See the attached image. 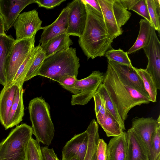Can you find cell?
I'll list each match as a JSON object with an SVG mask.
<instances>
[{"instance_id":"6da1fadb","label":"cell","mask_w":160,"mask_h":160,"mask_svg":"<svg viewBox=\"0 0 160 160\" xmlns=\"http://www.w3.org/2000/svg\"><path fill=\"white\" fill-rule=\"evenodd\" d=\"M83 2L87 10V19L83 32L79 37L78 43L88 59H93L104 56L111 47L114 39L107 32L102 13Z\"/></svg>"},{"instance_id":"7a4b0ae2","label":"cell","mask_w":160,"mask_h":160,"mask_svg":"<svg viewBox=\"0 0 160 160\" xmlns=\"http://www.w3.org/2000/svg\"><path fill=\"white\" fill-rule=\"evenodd\" d=\"M102 84L124 123L132 108L142 104H148L151 102L149 97L140 93L122 80L109 63Z\"/></svg>"},{"instance_id":"3957f363","label":"cell","mask_w":160,"mask_h":160,"mask_svg":"<svg viewBox=\"0 0 160 160\" xmlns=\"http://www.w3.org/2000/svg\"><path fill=\"white\" fill-rule=\"evenodd\" d=\"M75 48L56 52L46 58L37 76L46 77L59 82L67 76L77 77L80 65Z\"/></svg>"},{"instance_id":"277c9868","label":"cell","mask_w":160,"mask_h":160,"mask_svg":"<svg viewBox=\"0 0 160 160\" xmlns=\"http://www.w3.org/2000/svg\"><path fill=\"white\" fill-rule=\"evenodd\" d=\"M28 109L32 134L39 143L41 142L49 146L53 140L55 132L49 105L42 97H37L29 102Z\"/></svg>"},{"instance_id":"5b68a950","label":"cell","mask_w":160,"mask_h":160,"mask_svg":"<svg viewBox=\"0 0 160 160\" xmlns=\"http://www.w3.org/2000/svg\"><path fill=\"white\" fill-rule=\"evenodd\" d=\"M32 135V127L26 123L12 129L0 142L1 160H26L27 147Z\"/></svg>"},{"instance_id":"8992f818","label":"cell","mask_w":160,"mask_h":160,"mask_svg":"<svg viewBox=\"0 0 160 160\" xmlns=\"http://www.w3.org/2000/svg\"><path fill=\"white\" fill-rule=\"evenodd\" d=\"M107 32L113 39L122 35L121 27L130 18L131 13L126 9L121 0H98Z\"/></svg>"},{"instance_id":"52a82bcc","label":"cell","mask_w":160,"mask_h":160,"mask_svg":"<svg viewBox=\"0 0 160 160\" xmlns=\"http://www.w3.org/2000/svg\"><path fill=\"white\" fill-rule=\"evenodd\" d=\"M35 36L16 41L13 44L6 65L7 83H11L18 68L35 48Z\"/></svg>"},{"instance_id":"ba28073f","label":"cell","mask_w":160,"mask_h":160,"mask_svg":"<svg viewBox=\"0 0 160 160\" xmlns=\"http://www.w3.org/2000/svg\"><path fill=\"white\" fill-rule=\"evenodd\" d=\"M104 74L99 71L96 70L88 77L77 80L74 89L79 93L72 95L71 98L72 105H83L93 98L100 85L102 83Z\"/></svg>"},{"instance_id":"9c48e42d","label":"cell","mask_w":160,"mask_h":160,"mask_svg":"<svg viewBox=\"0 0 160 160\" xmlns=\"http://www.w3.org/2000/svg\"><path fill=\"white\" fill-rule=\"evenodd\" d=\"M42 22L35 9L20 14L13 25L15 30L16 40L19 41L35 36L38 30L42 29Z\"/></svg>"},{"instance_id":"30bf717a","label":"cell","mask_w":160,"mask_h":160,"mask_svg":"<svg viewBox=\"0 0 160 160\" xmlns=\"http://www.w3.org/2000/svg\"><path fill=\"white\" fill-rule=\"evenodd\" d=\"M148 59L146 71L152 77L157 89H160V42L152 27L148 44L143 48Z\"/></svg>"},{"instance_id":"8fae6325","label":"cell","mask_w":160,"mask_h":160,"mask_svg":"<svg viewBox=\"0 0 160 160\" xmlns=\"http://www.w3.org/2000/svg\"><path fill=\"white\" fill-rule=\"evenodd\" d=\"M69 9L68 25L66 33L80 37L83 32L87 19V12L82 0H75L67 6Z\"/></svg>"},{"instance_id":"7c38bea8","label":"cell","mask_w":160,"mask_h":160,"mask_svg":"<svg viewBox=\"0 0 160 160\" xmlns=\"http://www.w3.org/2000/svg\"><path fill=\"white\" fill-rule=\"evenodd\" d=\"M35 0H0V14L2 17L6 32L12 26L23 10Z\"/></svg>"},{"instance_id":"4fadbf2b","label":"cell","mask_w":160,"mask_h":160,"mask_svg":"<svg viewBox=\"0 0 160 160\" xmlns=\"http://www.w3.org/2000/svg\"><path fill=\"white\" fill-rule=\"evenodd\" d=\"M160 125V115L157 120L152 117H136L132 121V127L145 145L150 158L152 152L151 140L157 127Z\"/></svg>"},{"instance_id":"5bb4252c","label":"cell","mask_w":160,"mask_h":160,"mask_svg":"<svg viewBox=\"0 0 160 160\" xmlns=\"http://www.w3.org/2000/svg\"><path fill=\"white\" fill-rule=\"evenodd\" d=\"M88 142V135L86 131L75 135L63 147L62 160H69L74 157L79 160H83L87 149Z\"/></svg>"},{"instance_id":"9a60e30c","label":"cell","mask_w":160,"mask_h":160,"mask_svg":"<svg viewBox=\"0 0 160 160\" xmlns=\"http://www.w3.org/2000/svg\"><path fill=\"white\" fill-rule=\"evenodd\" d=\"M108 62L122 80L140 93L149 97L144 88L142 80L134 67L121 65L114 61H108Z\"/></svg>"},{"instance_id":"2e32d148","label":"cell","mask_w":160,"mask_h":160,"mask_svg":"<svg viewBox=\"0 0 160 160\" xmlns=\"http://www.w3.org/2000/svg\"><path fill=\"white\" fill-rule=\"evenodd\" d=\"M127 133L126 160H150L147 147L135 131L131 128Z\"/></svg>"},{"instance_id":"e0dca14e","label":"cell","mask_w":160,"mask_h":160,"mask_svg":"<svg viewBox=\"0 0 160 160\" xmlns=\"http://www.w3.org/2000/svg\"><path fill=\"white\" fill-rule=\"evenodd\" d=\"M69 12V8L67 6L62 10L54 22L43 27V31L39 41V44H44L54 37L66 33L68 25Z\"/></svg>"},{"instance_id":"ac0fdd59","label":"cell","mask_w":160,"mask_h":160,"mask_svg":"<svg viewBox=\"0 0 160 160\" xmlns=\"http://www.w3.org/2000/svg\"><path fill=\"white\" fill-rule=\"evenodd\" d=\"M19 86H4L0 93V122L5 128L16 93Z\"/></svg>"},{"instance_id":"d6986e66","label":"cell","mask_w":160,"mask_h":160,"mask_svg":"<svg viewBox=\"0 0 160 160\" xmlns=\"http://www.w3.org/2000/svg\"><path fill=\"white\" fill-rule=\"evenodd\" d=\"M127 146V132L113 137L107 146L108 160H126Z\"/></svg>"},{"instance_id":"ffe728a7","label":"cell","mask_w":160,"mask_h":160,"mask_svg":"<svg viewBox=\"0 0 160 160\" xmlns=\"http://www.w3.org/2000/svg\"><path fill=\"white\" fill-rule=\"evenodd\" d=\"M16 41L10 35H0V84L3 86L7 83V63Z\"/></svg>"},{"instance_id":"44dd1931","label":"cell","mask_w":160,"mask_h":160,"mask_svg":"<svg viewBox=\"0 0 160 160\" xmlns=\"http://www.w3.org/2000/svg\"><path fill=\"white\" fill-rule=\"evenodd\" d=\"M22 87L19 86L16 92L8 117L7 125L5 128V130L18 126L22 120L24 114Z\"/></svg>"},{"instance_id":"7402d4cb","label":"cell","mask_w":160,"mask_h":160,"mask_svg":"<svg viewBox=\"0 0 160 160\" xmlns=\"http://www.w3.org/2000/svg\"><path fill=\"white\" fill-rule=\"evenodd\" d=\"M73 44L70 36L65 33L54 37L40 46L47 58L56 52L68 49Z\"/></svg>"},{"instance_id":"603a6c76","label":"cell","mask_w":160,"mask_h":160,"mask_svg":"<svg viewBox=\"0 0 160 160\" xmlns=\"http://www.w3.org/2000/svg\"><path fill=\"white\" fill-rule=\"evenodd\" d=\"M88 133V142L86 153L83 160H97L96 152L100 137L97 121L92 119L86 130Z\"/></svg>"},{"instance_id":"cb8c5ba5","label":"cell","mask_w":160,"mask_h":160,"mask_svg":"<svg viewBox=\"0 0 160 160\" xmlns=\"http://www.w3.org/2000/svg\"><path fill=\"white\" fill-rule=\"evenodd\" d=\"M140 29L137 39L132 46L126 52L127 54L133 53L146 46L150 41L152 26L145 19H141Z\"/></svg>"},{"instance_id":"d4e9b609","label":"cell","mask_w":160,"mask_h":160,"mask_svg":"<svg viewBox=\"0 0 160 160\" xmlns=\"http://www.w3.org/2000/svg\"><path fill=\"white\" fill-rule=\"evenodd\" d=\"M40 46V45L39 44L35 47L18 68L10 85L16 84L19 86H23L26 74L38 53Z\"/></svg>"},{"instance_id":"484cf974","label":"cell","mask_w":160,"mask_h":160,"mask_svg":"<svg viewBox=\"0 0 160 160\" xmlns=\"http://www.w3.org/2000/svg\"><path fill=\"white\" fill-rule=\"evenodd\" d=\"M96 93L104 99L105 101L106 110L119 124L123 131H124L125 130V123L122 120L115 105L102 83L100 85Z\"/></svg>"},{"instance_id":"4316f807","label":"cell","mask_w":160,"mask_h":160,"mask_svg":"<svg viewBox=\"0 0 160 160\" xmlns=\"http://www.w3.org/2000/svg\"><path fill=\"white\" fill-rule=\"evenodd\" d=\"M101 127L108 137L118 136L124 131L119 124L107 110L104 122Z\"/></svg>"},{"instance_id":"83f0119b","label":"cell","mask_w":160,"mask_h":160,"mask_svg":"<svg viewBox=\"0 0 160 160\" xmlns=\"http://www.w3.org/2000/svg\"><path fill=\"white\" fill-rule=\"evenodd\" d=\"M135 69L142 80L144 88L149 95L151 102H156L157 89L152 77L145 69L135 67Z\"/></svg>"},{"instance_id":"f1b7e54d","label":"cell","mask_w":160,"mask_h":160,"mask_svg":"<svg viewBox=\"0 0 160 160\" xmlns=\"http://www.w3.org/2000/svg\"><path fill=\"white\" fill-rule=\"evenodd\" d=\"M151 23L156 31L160 32V0H146Z\"/></svg>"},{"instance_id":"f546056e","label":"cell","mask_w":160,"mask_h":160,"mask_svg":"<svg viewBox=\"0 0 160 160\" xmlns=\"http://www.w3.org/2000/svg\"><path fill=\"white\" fill-rule=\"evenodd\" d=\"M104 56L107 58L108 61H114L130 67H133L127 52L120 48L110 49L106 52Z\"/></svg>"},{"instance_id":"4dcf8cb0","label":"cell","mask_w":160,"mask_h":160,"mask_svg":"<svg viewBox=\"0 0 160 160\" xmlns=\"http://www.w3.org/2000/svg\"><path fill=\"white\" fill-rule=\"evenodd\" d=\"M46 58L45 53L40 46L38 53L26 74L25 82L37 76V73Z\"/></svg>"},{"instance_id":"1f68e13d","label":"cell","mask_w":160,"mask_h":160,"mask_svg":"<svg viewBox=\"0 0 160 160\" xmlns=\"http://www.w3.org/2000/svg\"><path fill=\"white\" fill-rule=\"evenodd\" d=\"M26 160H43L39 143L32 137L29 140L27 147Z\"/></svg>"},{"instance_id":"d6a6232c","label":"cell","mask_w":160,"mask_h":160,"mask_svg":"<svg viewBox=\"0 0 160 160\" xmlns=\"http://www.w3.org/2000/svg\"><path fill=\"white\" fill-rule=\"evenodd\" d=\"M93 98L97 122L101 126L104 122L106 112L105 101L102 97L96 93Z\"/></svg>"},{"instance_id":"836d02e7","label":"cell","mask_w":160,"mask_h":160,"mask_svg":"<svg viewBox=\"0 0 160 160\" xmlns=\"http://www.w3.org/2000/svg\"><path fill=\"white\" fill-rule=\"evenodd\" d=\"M152 152L150 160H157L160 156V125L153 132L151 138Z\"/></svg>"},{"instance_id":"e575fe53","label":"cell","mask_w":160,"mask_h":160,"mask_svg":"<svg viewBox=\"0 0 160 160\" xmlns=\"http://www.w3.org/2000/svg\"><path fill=\"white\" fill-rule=\"evenodd\" d=\"M77 77L75 76H67L63 78L59 83L63 88L76 95L79 93L74 88L77 80Z\"/></svg>"},{"instance_id":"d590c367","label":"cell","mask_w":160,"mask_h":160,"mask_svg":"<svg viewBox=\"0 0 160 160\" xmlns=\"http://www.w3.org/2000/svg\"><path fill=\"white\" fill-rule=\"evenodd\" d=\"M131 10L151 22V19L146 0H139Z\"/></svg>"},{"instance_id":"8d00e7d4","label":"cell","mask_w":160,"mask_h":160,"mask_svg":"<svg viewBox=\"0 0 160 160\" xmlns=\"http://www.w3.org/2000/svg\"><path fill=\"white\" fill-rule=\"evenodd\" d=\"M107 144L102 138L99 139L98 145L96 156L97 160H108L107 155Z\"/></svg>"},{"instance_id":"74e56055","label":"cell","mask_w":160,"mask_h":160,"mask_svg":"<svg viewBox=\"0 0 160 160\" xmlns=\"http://www.w3.org/2000/svg\"><path fill=\"white\" fill-rule=\"evenodd\" d=\"M66 0H35L39 7L46 9H52L56 6L59 5L62 2Z\"/></svg>"},{"instance_id":"f35d334b","label":"cell","mask_w":160,"mask_h":160,"mask_svg":"<svg viewBox=\"0 0 160 160\" xmlns=\"http://www.w3.org/2000/svg\"><path fill=\"white\" fill-rule=\"evenodd\" d=\"M43 160H60L55 153L53 148L50 149L46 146L41 148Z\"/></svg>"},{"instance_id":"ab89813d","label":"cell","mask_w":160,"mask_h":160,"mask_svg":"<svg viewBox=\"0 0 160 160\" xmlns=\"http://www.w3.org/2000/svg\"><path fill=\"white\" fill-rule=\"evenodd\" d=\"M82 1L90 5L97 11L102 13V10L98 0H82Z\"/></svg>"},{"instance_id":"60d3db41","label":"cell","mask_w":160,"mask_h":160,"mask_svg":"<svg viewBox=\"0 0 160 160\" xmlns=\"http://www.w3.org/2000/svg\"><path fill=\"white\" fill-rule=\"evenodd\" d=\"M124 7L127 10L131 9L139 0H121Z\"/></svg>"},{"instance_id":"b9f144b4","label":"cell","mask_w":160,"mask_h":160,"mask_svg":"<svg viewBox=\"0 0 160 160\" xmlns=\"http://www.w3.org/2000/svg\"><path fill=\"white\" fill-rule=\"evenodd\" d=\"M5 34L3 20L2 16L0 14V35Z\"/></svg>"},{"instance_id":"7bdbcfd3","label":"cell","mask_w":160,"mask_h":160,"mask_svg":"<svg viewBox=\"0 0 160 160\" xmlns=\"http://www.w3.org/2000/svg\"><path fill=\"white\" fill-rule=\"evenodd\" d=\"M69 160H79L78 158L76 157H74Z\"/></svg>"},{"instance_id":"ee69618b","label":"cell","mask_w":160,"mask_h":160,"mask_svg":"<svg viewBox=\"0 0 160 160\" xmlns=\"http://www.w3.org/2000/svg\"><path fill=\"white\" fill-rule=\"evenodd\" d=\"M157 160H160V156L158 157Z\"/></svg>"},{"instance_id":"f6af8a7d","label":"cell","mask_w":160,"mask_h":160,"mask_svg":"<svg viewBox=\"0 0 160 160\" xmlns=\"http://www.w3.org/2000/svg\"><path fill=\"white\" fill-rule=\"evenodd\" d=\"M0 160H1V158H0Z\"/></svg>"}]
</instances>
